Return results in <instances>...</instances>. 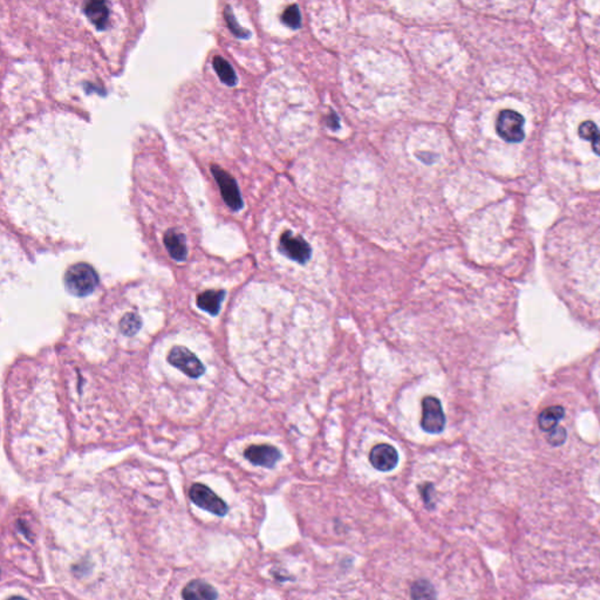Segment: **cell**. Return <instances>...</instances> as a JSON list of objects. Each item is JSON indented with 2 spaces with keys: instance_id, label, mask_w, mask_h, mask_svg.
<instances>
[{
  "instance_id": "6da1fadb",
  "label": "cell",
  "mask_w": 600,
  "mask_h": 600,
  "mask_svg": "<svg viewBox=\"0 0 600 600\" xmlns=\"http://www.w3.org/2000/svg\"><path fill=\"white\" fill-rule=\"evenodd\" d=\"M65 284L72 294L88 296L98 286L99 276L90 265L79 262L68 269L65 276Z\"/></svg>"
},
{
  "instance_id": "7a4b0ae2",
  "label": "cell",
  "mask_w": 600,
  "mask_h": 600,
  "mask_svg": "<svg viewBox=\"0 0 600 600\" xmlns=\"http://www.w3.org/2000/svg\"><path fill=\"white\" fill-rule=\"evenodd\" d=\"M525 119L512 109H504L496 121V131L501 139L509 143H519L524 140Z\"/></svg>"
},
{
  "instance_id": "3957f363",
  "label": "cell",
  "mask_w": 600,
  "mask_h": 600,
  "mask_svg": "<svg viewBox=\"0 0 600 600\" xmlns=\"http://www.w3.org/2000/svg\"><path fill=\"white\" fill-rule=\"evenodd\" d=\"M189 497L196 506L219 517H223L229 511L226 503L204 484H194L189 490Z\"/></svg>"
},
{
  "instance_id": "277c9868",
  "label": "cell",
  "mask_w": 600,
  "mask_h": 600,
  "mask_svg": "<svg viewBox=\"0 0 600 600\" xmlns=\"http://www.w3.org/2000/svg\"><path fill=\"white\" fill-rule=\"evenodd\" d=\"M211 173L217 182L222 197L226 203V206L233 210H240L243 208V199H242L240 188H238L236 180L229 173H226L221 167L216 165H211Z\"/></svg>"
},
{
  "instance_id": "5b68a950",
  "label": "cell",
  "mask_w": 600,
  "mask_h": 600,
  "mask_svg": "<svg viewBox=\"0 0 600 600\" xmlns=\"http://www.w3.org/2000/svg\"><path fill=\"white\" fill-rule=\"evenodd\" d=\"M421 426L429 434L442 433L446 426V415L441 402L434 397H427L422 401V420Z\"/></svg>"
},
{
  "instance_id": "8992f818",
  "label": "cell",
  "mask_w": 600,
  "mask_h": 600,
  "mask_svg": "<svg viewBox=\"0 0 600 600\" xmlns=\"http://www.w3.org/2000/svg\"><path fill=\"white\" fill-rule=\"evenodd\" d=\"M168 361L190 378H199L206 368L199 358L183 346H176L169 352Z\"/></svg>"
},
{
  "instance_id": "52a82bcc",
  "label": "cell",
  "mask_w": 600,
  "mask_h": 600,
  "mask_svg": "<svg viewBox=\"0 0 600 600\" xmlns=\"http://www.w3.org/2000/svg\"><path fill=\"white\" fill-rule=\"evenodd\" d=\"M279 251L288 258L299 264L308 262L312 256L310 244L301 237L294 236L291 231H286L281 235Z\"/></svg>"
},
{
  "instance_id": "ba28073f",
  "label": "cell",
  "mask_w": 600,
  "mask_h": 600,
  "mask_svg": "<svg viewBox=\"0 0 600 600\" xmlns=\"http://www.w3.org/2000/svg\"><path fill=\"white\" fill-rule=\"evenodd\" d=\"M369 461L372 465L380 472H390L398 465V451L394 447L386 443L378 444L371 450Z\"/></svg>"
},
{
  "instance_id": "9c48e42d",
  "label": "cell",
  "mask_w": 600,
  "mask_h": 600,
  "mask_svg": "<svg viewBox=\"0 0 600 600\" xmlns=\"http://www.w3.org/2000/svg\"><path fill=\"white\" fill-rule=\"evenodd\" d=\"M244 456L252 465L272 468L281 460V451L272 446H251L245 450Z\"/></svg>"
},
{
  "instance_id": "30bf717a",
  "label": "cell",
  "mask_w": 600,
  "mask_h": 600,
  "mask_svg": "<svg viewBox=\"0 0 600 600\" xmlns=\"http://www.w3.org/2000/svg\"><path fill=\"white\" fill-rule=\"evenodd\" d=\"M182 598L184 600H216L218 593L209 583L202 579H194L184 586Z\"/></svg>"
},
{
  "instance_id": "8fae6325",
  "label": "cell",
  "mask_w": 600,
  "mask_h": 600,
  "mask_svg": "<svg viewBox=\"0 0 600 600\" xmlns=\"http://www.w3.org/2000/svg\"><path fill=\"white\" fill-rule=\"evenodd\" d=\"M163 242L172 258L177 262L185 260L188 255L187 243H185V237L182 233L176 230H169L165 235Z\"/></svg>"
},
{
  "instance_id": "7c38bea8",
  "label": "cell",
  "mask_w": 600,
  "mask_h": 600,
  "mask_svg": "<svg viewBox=\"0 0 600 600\" xmlns=\"http://www.w3.org/2000/svg\"><path fill=\"white\" fill-rule=\"evenodd\" d=\"M85 15L98 30H105L108 25L109 8L105 1H90L85 5Z\"/></svg>"
},
{
  "instance_id": "4fadbf2b",
  "label": "cell",
  "mask_w": 600,
  "mask_h": 600,
  "mask_svg": "<svg viewBox=\"0 0 600 600\" xmlns=\"http://www.w3.org/2000/svg\"><path fill=\"white\" fill-rule=\"evenodd\" d=\"M224 298V291L210 290V291L201 293L197 297V305H199V308H202L203 311L208 312L211 315H216L221 310V305Z\"/></svg>"
},
{
  "instance_id": "5bb4252c",
  "label": "cell",
  "mask_w": 600,
  "mask_h": 600,
  "mask_svg": "<svg viewBox=\"0 0 600 600\" xmlns=\"http://www.w3.org/2000/svg\"><path fill=\"white\" fill-rule=\"evenodd\" d=\"M564 414L565 410L560 406H553L544 409L538 417L540 429L544 431H553L556 427H558L559 421L564 417Z\"/></svg>"
},
{
  "instance_id": "9a60e30c",
  "label": "cell",
  "mask_w": 600,
  "mask_h": 600,
  "mask_svg": "<svg viewBox=\"0 0 600 600\" xmlns=\"http://www.w3.org/2000/svg\"><path fill=\"white\" fill-rule=\"evenodd\" d=\"M212 66H214V69L217 73L218 78L221 79L222 83L230 87L236 85V72H235L233 66L228 61L223 59L222 56H215L214 60H212Z\"/></svg>"
},
{
  "instance_id": "2e32d148",
  "label": "cell",
  "mask_w": 600,
  "mask_h": 600,
  "mask_svg": "<svg viewBox=\"0 0 600 600\" xmlns=\"http://www.w3.org/2000/svg\"><path fill=\"white\" fill-rule=\"evenodd\" d=\"M412 600H436L435 590L427 581H417L410 590Z\"/></svg>"
},
{
  "instance_id": "e0dca14e",
  "label": "cell",
  "mask_w": 600,
  "mask_h": 600,
  "mask_svg": "<svg viewBox=\"0 0 600 600\" xmlns=\"http://www.w3.org/2000/svg\"><path fill=\"white\" fill-rule=\"evenodd\" d=\"M281 20L286 26H289L292 30L299 28L301 26V13H300L299 8L297 5L289 6L281 15Z\"/></svg>"
},
{
  "instance_id": "ac0fdd59",
  "label": "cell",
  "mask_w": 600,
  "mask_h": 600,
  "mask_svg": "<svg viewBox=\"0 0 600 600\" xmlns=\"http://www.w3.org/2000/svg\"><path fill=\"white\" fill-rule=\"evenodd\" d=\"M140 327H141V322L139 317L135 315H127L121 322V330L127 335L136 333L140 330Z\"/></svg>"
},
{
  "instance_id": "d6986e66",
  "label": "cell",
  "mask_w": 600,
  "mask_h": 600,
  "mask_svg": "<svg viewBox=\"0 0 600 600\" xmlns=\"http://www.w3.org/2000/svg\"><path fill=\"white\" fill-rule=\"evenodd\" d=\"M598 134H599L598 127H597L596 124L592 122V121H585V122H583L579 126V136H581V139L592 141Z\"/></svg>"
},
{
  "instance_id": "ffe728a7",
  "label": "cell",
  "mask_w": 600,
  "mask_h": 600,
  "mask_svg": "<svg viewBox=\"0 0 600 600\" xmlns=\"http://www.w3.org/2000/svg\"><path fill=\"white\" fill-rule=\"evenodd\" d=\"M567 431H565V428L556 427L553 431H549L548 435V442L552 446L558 447L562 443L565 442V440H567Z\"/></svg>"
},
{
  "instance_id": "44dd1931",
  "label": "cell",
  "mask_w": 600,
  "mask_h": 600,
  "mask_svg": "<svg viewBox=\"0 0 600 600\" xmlns=\"http://www.w3.org/2000/svg\"><path fill=\"white\" fill-rule=\"evenodd\" d=\"M225 19H226V22L229 24V27L233 31V33L236 34L237 37L240 38H247L250 35V32L248 31L243 30L242 27L238 26V24H237L236 20L233 18V13L230 11V8H226V11H225Z\"/></svg>"
},
{
  "instance_id": "7402d4cb",
  "label": "cell",
  "mask_w": 600,
  "mask_h": 600,
  "mask_svg": "<svg viewBox=\"0 0 600 600\" xmlns=\"http://www.w3.org/2000/svg\"><path fill=\"white\" fill-rule=\"evenodd\" d=\"M592 149L597 155L600 156V133L592 140Z\"/></svg>"
},
{
  "instance_id": "603a6c76",
  "label": "cell",
  "mask_w": 600,
  "mask_h": 600,
  "mask_svg": "<svg viewBox=\"0 0 600 600\" xmlns=\"http://www.w3.org/2000/svg\"><path fill=\"white\" fill-rule=\"evenodd\" d=\"M8 600H26V599H25V598H23V597L15 596V597H11V598H8Z\"/></svg>"
}]
</instances>
